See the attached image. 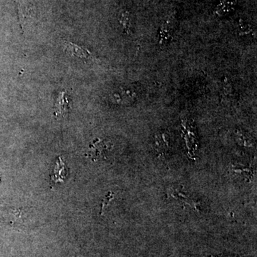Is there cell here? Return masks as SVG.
Returning <instances> with one entry per match:
<instances>
[{
  "instance_id": "1",
  "label": "cell",
  "mask_w": 257,
  "mask_h": 257,
  "mask_svg": "<svg viewBox=\"0 0 257 257\" xmlns=\"http://www.w3.org/2000/svg\"><path fill=\"white\" fill-rule=\"evenodd\" d=\"M19 17L22 28L35 15V6L32 0H20L18 4Z\"/></svg>"
},
{
  "instance_id": "2",
  "label": "cell",
  "mask_w": 257,
  "mask_h": 257,
  "mask_svg": "<svg viewBox=\"0 0 257 257\" xmlns=\"http://www.w3.org/2000/svg\"><path fill=\"white\" fill-rule=\"evenodd\" d=\"M68 174V168L61 157L56 162L55 167L51 175V179L55 183H63Z\"/></svg>"
},
{
  "instance_id": "3",
  "label": "cell",
  "mask_w": 257,
  "mask_h": 257,
  "mask_svg": "<svg viewBox=\"0 0 257 257\" xmlns=\"http://www.w3.org/2000/svg\"><path fill=\"white\" fill-rule=\"evenodd\" d=\"M69 104L67 92L63 91V92H60L55 105V116H58V117H65L69 113Z\"/></svg>"
},
{
  "instance_id": "4",
  "label": "cell",
  "mask_w": 257,
  "mask_h": 257,
  "mask_svg": "<svg viewBox=\"0 0 257 257\" xmlns=\"http://www.w3.org/2000/svg\"><path fill=\"white\" fill-rule=\"evenodd\" d=\"M64 47H65L66 52L69 53V55L76 56L79 58L89 59L91 58L92 55L90 52L87 50H84L82 47L75 45V44L72 43V42H65L64 43Z\"/></svg>"
},
{
  "instance_id": "5",
  "label": "cell",
  "mask_w": 257,
  "mask_h": 257,
  "mask_svg": "<svg viewBox=\"0 0 257 257\" xmlns=\"http://www.w3.org/2000/svg\"><path fill=\"white\" fill-rule=\"evenodd\" d=\"M120 22H121V24L123 25L125 30L128 31V25L130 24V16H128V13H124L121 15Z\"/></svg>"
}]
</instances>
